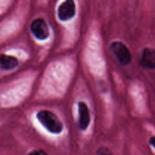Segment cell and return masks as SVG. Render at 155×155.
Listing matches in <instances>:
<instances>
[{
    "mask_svg": "<svg viewBox=\"0 0 155 155\" xmlns=\"http://www.w3.org/2000/svg\"><path fill=\"white\" fill-rule=\"evenodd\" d=\"M39 122L53 134H59L63 130V124L59 118L51 111L46 110H40L36 114Z\"/></svg>",
    "mask_w": 155,
    "mask_h": 155,
    "instance_id": "obj_1",
    "label": "cell"
},
{
    "mask_svg": "<svg viewBox=\"0 0 155 155\" xmlns=\"http://www.w3.org/2000/svg\"><path fill=\"white\" fill-rule=\"evenodd\" d=\"M110 48L121 65L125 66L131 62V53L122 42H114L110 45Z\"/></svg>",
    "mask_w": 155,
    "mask_h": 155,
    "instance_id": "obj_2",
    "label": "cell"
},
{
    "mask_svg": "<svg viewBox=\"0 0 155 155\" xmlns=\"http://www.w3.org/2000/svg\"><path fill=\"white\" fill-rule=\"evenodd\" d=\"M30 30L36 39L45 40L49 36V30L46 22L42 18H37L32 22Z\"/></svg>",
    "mask_w": 155,
    "mask_h": 155,
    "instance_id": "obj_3",
    "label": "cell"
},
{
    "mask_svg": "<svg viewBox=\"0 0 155 155\" xmlns=\"http://www.w3.org/2000/svg\"><path fill=\"white\" fill-rule=\"evenodd\" d=\"M76 15V5L72 0H68L60 5L58 10V16L62 21L72 19Z\"/></svg>",
    "mask_w": 155,
    "mask_h": 155,
    "instance_id": "obj_4",
    "label": "cell"
},
{
    "mask_svg": "<svg viewBox=\"0 0 155 155\" xmlns=\"http://www.w3.org/2000/svg\"><path fill=\"white\" fill-rule=\"evenodd\" d=\"M78 127L81 130H86L90 124V113L87 104L83 101L78 103Z\"/></svg>",
    "mask_w": 155,
    "mask_h": 155,
    "instance_id": "obj_5",
    "label": "cell"
},
{
    "mask_svg": "<svg viewBox=\"0 0 155 155\" xmlns=\"http://www.w3.org/2000/svg\"><path fill=\"white\" fill-rule=\"evenodd\" d=\"M141 65L148 69L155 68V50L146 48L143 50L141 58Z\"/></svg>",
    "mask_w": 155,
    "mask_h": 155,
    "instance_id": "obj_6",
    "label": "cell"
},
{
    "mask_svg": "<svg viewBox=\"0 0 155 155\" xmlns=\"http://www.w3.org/2000/svg\"><path fill=\"white\" fill-rule=\"evenodd\" d=\"M19 64V61L15 56L8 54H0V69L3 71H11Z\"/></svg>",
    "mask_w": 155,
    "mask_h": 155,
    "instance_id": "obj_7",
    "label": "cell"
},
{
    "mask_svg": "<svg viewBox=\"0 0 155 155\" xmlns=\"http://www.w3.org/2000/svg\"><path fill=\"white\" fill-rule=\"evenodd\" d=\"M97 154L98 155H113L112 154L111 151L107 148H104V147H102V148H100L97 151Z\"/></svg>",
    "mask_w": 155,
    "mask_h": 155,
    "instance_id": "obj_8",
    "label": "cell"
},
{
    "mask_svg": "<svg viewBox=\"0 0 155 155\" xmlns=\"http://www.w3.org/2000/svg\"><path fill=\"white\" fill-rule=\"evenodd\" d=\"M27 155H48L46 152L43 150H35V151H31L30 153H29Z\"/></svg>",
    "mask_w": 155,
    "mask_h": 155,
    "instance_id": "obj_9",
    "label": "cell"
},
{
    "mask_svg": "<svg viewBox=\"0 0 155 155\" xmlns=\"http://www.w3.org/2000/svg\"><path fill=\"white\" fill-rule=\"evenodd\" d=\"M149 143L155 148V136H154V137H151V139H150Z\"/></svg>",
    "mask_w": 155,
    "mask_h": 155,
    "instance_id": "obj_10",
    "label": "cell"
}]
</instances>
